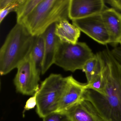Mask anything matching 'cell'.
Masks as SVG:
<instances>
[{
  "label": "cell",
  "instance_id": "obj_1",
  "mask_svg": "<svg viewBox=\"0 0 121 121\" xmlns=\"http://www.w3.org/2000/svg\"><path fill=\"white\" fill-rule=\"evenodd\" d=\"M100 54L105 93L86 89L82 99L90 103L102 121H121V65L107 47Z\"/></svg>",
  "mask_w": 121,
  "mask_h": 121
},
{
  "label": "cell",
  "instance_id": "obj_2",
  "mask_svg": "<svg viewBox=\"0 0 121 121\" xmlns=\"http://www.w3.org/2000/svg\"><path fill=\"white\" fill-rule=\"evenodd\" d=\"M37 36L22 24L17 23L8 35L0 50V73L4 75L18 66L31 54Z\"/></svg>",
  "mask_w": 121,
  "mask_h": 121
},
{
  "label": "cell",
  "instance_id": "obj_3",
  "mask_svg": "<svg viewBox=\"0 0 121 121\" xmlns=\"http://www.w3.org/2000/svg\"><path fill=\"white\" fill-rule=\"evenodd\" d=\"M70 0H41L32 12L22 22L35 36L42 35L51 25L68 20Z\"/></svg>",
  "mask_w": 121,
  "mask_h": 121
},
{
  "label": "cell",
  "instance_id": "obj_4",
  "mask_svg": "<svg viewBox=\"0 0 121 121\" xmlns=\"http://www.w3.org/2000/svg\"><path fill=\"white\" fill-rule=\"evenodd\" d=\"M67 84V77L55 73L42 82L37 93L36 109L40 117L56 111Z\"/></svg>",
  "mask_w": 121,
  "mask_h": 121
},
{
  "label": "cell",
  "instance_id": "obj_5",
  "mask_svg": "<svg viewBox=\"0 0 121 121\" xmlns=\"http://www.w3.org/2000/svg\"><path fill=\"white\" fill-rule=\"evenodd\" d=\"M95 56L87 44L82 42L72 44L59 39L54 64L66 71L82 70L86 62Z\"/></svg>",
  "mask_w": 121,
  "mask_h": 121
},
{
  "label": "cell",
  "instance_id": "obj_6",
  "mask_svg": "<svg viewBox=\"0 0 121 121\" xmlns=\"http://www.w3.org/2000/svg\"><path fill=\"white\" fill-rule=\"evenodd\" d=\"M17 69L14 80L17 91L24 95L32 96L39 89L41 71L37 68L30 55Z\"/></svg>",
  "mask_w": 121,
  "mask_h": 121
},
{
  "label": "cell",
  "instance_id": "obj_7",
  "mask_svg": "<svg viewBox=\"0 0 121 121\" xmlns=\"http://www.w3.org/2000/svg\"><path fill=\"white\" fill-rule=\"evenodd\" d=\"M73 25L94 41L103 45L110 43V38L101 14L72 20Z\"/></svg>",
  "mask_w": 121,
  "mask_h": 121
},
{
  "label": "cell",
  "instance_id": "obj_8",
  "mask_svg": "<svg viewBox=\"0 0 121 121\" xmlns=\"http://www.w3.org/2000/svg\"><path fill=\"white\" fill-rule=\"evenodd\" d=\"M107 8L104 0H70V19L73 20L101 14Z\"/></svg>",
  "mask_w": 121,
  "mask_h": 121
},
{
  "label": "cell",
  "instance_id": "obj_9",
  "mask_svg": "<svg viewBox=\"0 0 121 121\" xmlns=\"http://www.w3.org/2000/svg\"><path fill=\"white\" fill-rule=\"evenodd\" d=\"M67 77V84L55 112H63L82 99L86 83L78 82L72 75Z\"/></svg>",
  "mask_w": 121,
  "mask_h": 121
},
{
  "label": "cell",
  "instance_id": "obj_10",
  "mask_svg": "<svg viewBox=\"0 0 121 121\" xmlns=\"http://www.w3.org/2000/svg\"><path fill=\"white\" fill-rule=\"evenodd\" d=\"M52 25L42 34L44 41V56L41 67L42 74H44L53 64L59 39L55 34L56 24Z\"/></svg>",
  "mask_w": 121,
  "mask_h": 121
},
{
  "label": "cell",
  "instance_id": "obj_11",
  "mask_svg": "<svg viewBox=\"0 0 121 121\" xmlns=\"http://www.w3.org/2000/svg\"><path fill=\"white\" fill-rule=\"evenodd\" d=\"M110 38V43L117 45L121 43V14L112 8H107L101 13Z\"/></svg>",
  "mask_w": 121,
  "mask_h": 121
},
{
  "label": "cell",
  "instance_id": "obj_12",
  "mask_svg": "<svg viewBox=\"0 0 121 121\" xmlns=\"http://www.w3.org/2000/svg\"><path fill=\"white\" fill-rule=\"evenodd\" d=\"M63 112L71 121H102L91 103L82 99Z\"/></svg>",
  "mask_w": 121,
  "mask_h": 121
},
{
  "label": "cell",
  "instance_id": "obj_13",
  "mask_svg": "<svg viewBox=\"0 0 121 121\" xmlns=\"http://www.w3.org/2000/svg\"><path fill=\"white\" fill-rule=\"evenodd\" d=\"M81 32L77 27L69 23L68 20H63L56 24L55 34L62 41L76 43L78 42Z\"/></svg>",
  "mask_w": 121,
  "mask_h": 121
},
{
  "label": "cell",
  "instance_id": "obj_14",
  "mask_svg": "<svg viewBox=\"0 0 121 121\" xmlns=\"http://www.w3.org/2000/svg\"><path fill=\"white\" fill-rule=\"evenodd\" d=\"M103 65L102 59L100 52L86 62L82 70L85 74L87 83L90 82L95 76L102 72Z\"/></svg>",
  "mask_w": 121,
  "mask_h": 121
},
{
  "label": "cell",
  "instance_id": "obj_15",
  "mask_svg": "<svg viewBox=\"0 0 121 121\" xmlns=\"http://www.w3.org/2000/svg\"><path fill=\"white\" fill-rule=\"evenodd\" d=\"M41 0H20L16 10L17 23L22 24Z\"/></svg>",
  "mask_w": 121,
  "mask_h": 121
},
{
  "label": "cell",
  "instance_id": "obj_16",
  "mask_svg": "<svg viewBox=\"0 0 121 121\" xmlns=\"http://www.w3.org/2000/svg\"><path fill=\"white\" fill-rule=\"evenodd\" d=\"M44 41L43 34L37 36L30 56L38 69L41 72V67L44 56Z\"/></svg>",
  "mask_w": 121,
  "mask_h": 121
},
{
  "label": "cell",
  "instance_id": "obj_17",
  "mask_svg": "<svg viewBox=\"0 0 121 121\" xmlns=\"http://www.w3.org/2000/svg\"><path fill=\"white\" fill-rule=\"evenodd\" d=\"M86 88L95 91L102 95L104 94L105 82L103 76L102 70L100 73L95 76L90 82L86 83Z\"/></svg>",
  "mask_w": 121,
  "mask_h": 121
},
{
  "label": "cell",
  "instance_id": "obj_18",
  "mask_svg": "<svg viewBox=\"0 0 121 121\" xmlns=\"http://www.w3.org/2000/svg\"><path fill=\"white\" fill-rule=\"evenodd\" d=\"M43 121H71L65 112H54L42 118Z\"/></svg>",
  "mask_w": 121,
  "mask_h": 121
},
{
  "label": "cell",
  "instance_id": "obj_19",
  "mask_svg": "<svg viewBox=\"0 0 121 121\" xmlns=\"http://www.w3.org/2000/svg\"><path fill=\"white\" fill-rule=\"evenodd\" d=\"M20 0H17L14 3L0 9V23L1 24L5 17L12 12H16Z\"/></svg>",
  "mask_w": 121,
  "mask_h": 121
},
{
  "label": "cell",
  "instance_id": "obj_20",
  "mask_svg": "<svg viewBox=\"0 0 121 121\" xmlns=\"http://www.w3.org/2000/svg\"><path fill=\"white\" fill-rule=\"evenodd\" d=\"M39 91V90H38ZM38 91L31 97L29 98L26 102L24 107L25 111H27L32 109L36 107L37 104V95Z\"/></svg>",
  "mask_w": 121,
  "mask_h": 121
},
{
  "label": "cell",
  "instance_id": "obj_21",
  "mask_svg": "<svg viewBox=\"0 0 121 121\" xmlns=\"http://www.w3.org/2000/svg\"><path fill=\"white\" fill-rule=\"evenodd\" d=\"M104 2L117 12H121V0H105Z\"/></svg>",
  "mask_w": 121,
  "mask_h": 121
},
{
  "label": "cell",
  "instance_id": "obj_22",
  "mask_svg": "<svg viewBox=\"0 0 121 121\" xmlns=\"http://www.w3.org/2000/svg\"><path fill=\"white\" fill-rule=\"evenodd\" d=\"M111 52L115 59L121 65V46H115L111 50Z\"/></svg>",
  "mask_w": 121,
  "mask_h": 121
},
{
  "label": "cell",
  "instance_id": "obj_23",
  "mask_svg": "<svg viewBox=\"0 0 121 121\" xmlns=\"http://www.w3.org/2000/svg\"><path fill=\"white\" fill-rule=\"evenodd\" d=\"M17 0H0V9H2L14 3Z\"/></svg>",
  "mask_w": 121,
  "mask_h": 121
},
{
  "label": "cell",
  "instance_id": "obj_24",
  "mask_svg": "<svg viewBox=\"0 0 121 121\" xmlns=\"http://www.w3.org/2000/svg\"><path fill=\"white\" fill-rule=\"evenodd\" d=\"M120 45H121V43H120Z\"/></svg>",
  "mask_w": 121,
  "mask_h": 121
}]
</instances>
